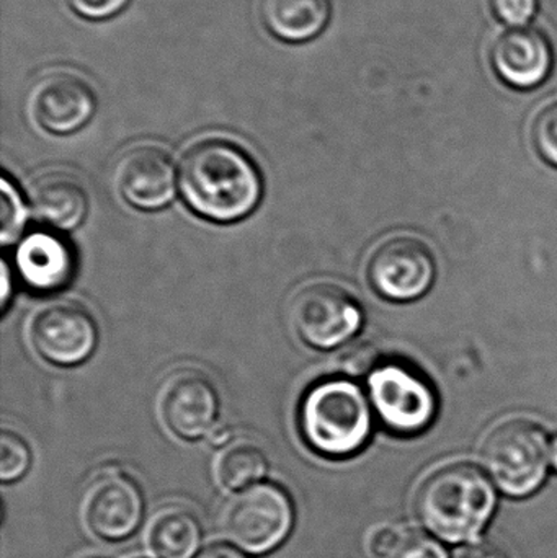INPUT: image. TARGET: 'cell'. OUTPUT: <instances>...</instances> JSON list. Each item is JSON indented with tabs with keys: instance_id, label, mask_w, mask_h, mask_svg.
Segmentation results:
<instances>
[{
	"instance_id": "2",
	"label": "cell",
	"mask_w": 557,
	"mask_h": 558,
	"mask_svg": "<svg viewBox=\"0 0 557 558\" xmlns=\"http://www.w3.org/2000/svg\"><path fill=\"white\" fill-rule=\"evenodd\" d=\"M496 507L493 482L468 462H453L432 472L415 497V513L422 526L450 544L477 541Z\"/></svg>"
},
{
	"instance_id": "4",
	"label": "cell",
	"mask_w": 557,
	"mask_h": 558,
	"mask_svg": "<svg viewBox=\"0 0 557 558\" xmlns=\"http://www.w3.org/2000/svg\"><path fill=\"white\" fill-rule=\"evenodd\" d=\"M549 442L538 423L510 420L487 436L481 452L484 469L504 494L530 497L548 475Z\"/></svg>"
},
{
	"instance_id": "20",
	"label": "cell",
	"mask_w": 557,
	"mask_h": 558,
	"mask_svg": "<svg viewBox=\"0 0 557 558\" xmlns=\"http://www.w3.org/2000/svg\"><path fill=\"white\" fill-rule=\"evenodd\" d=\"M32 461L28 442L19 433L3 428L0 435V481L10 484L25 477Z\"/></svg>"
},
{
	"instance_id": "14",
	"label": "cell",
	"mask_w": 557,
	"mask_h": 558,
	"mask_svg": "<svg viewBox=\"0 0 557 558\" xmlns=\"http://www.w3.org/2000/svg\"><path fill=\"white\" fill-rule=\"evenodd\" d=\"M496 74L510 87L533 88L548 77L553 49L542 32L529 26L502 33L491 49Z\"/></svg>"
},
{
	"instance_id": "8",
	"label": "cell",
	"mask_w": 557,
	"mask_h": 558,
	"mask_svg": "<svg viewBox=\"0 0 557 558\" xmlns=\"http://www.w3.org/2000/svg\"><path fill=\"white\" fill-rule=\"evenodd\" d=\"M29 341L48 363L61 367L78 366L95 353L97 322L77 302H51L33 315Z\"/></svg>"
},
{
	"instance_id": "24",
	"label": "cell",
	"mask_w": 557,
	"mask_h": 558,
	"mask_svg": "<svg viewBox=\"0 0 557 558\" xmlns=\"http://www.w3.org/2000/svg\"><path fill=\"white\" fill-rule=\"evenodd\" d=\"M392 558H450L444 544L422 533L404 534Z\"/></svg>"
},
{
	"instance_id": "9",
	"label": "cell",
	"mask_w": 557,
	"mask_h": 558,
	"mask_svg": "<svg viewBox=\"0 0 557 558\" xmlns=\"http://www.w3.org/2000/svg\"><path fill=\"white\" fill-rule=\"evenodd\" d=\"M81 513L92 536L118 543L130 537L143 521V492L130 475L108 469L88 485Z\"/></svg>"
},
{
	"instance_id": "17",
	"label": "cell",
	"mask_w": 557,
	"mask_h": 558,
	"mask_svg": "<svg viewBox=\"0 0 557 558\" xmlns=\"http://www.w3.org/2000/svg\"><path fill=\"white\" fill-rule=\"evenodd\" d=\"M262 23L281 41L304 43L329 25L332 0H261Z\"/></svg>"
},
{
	"instance_id": "26",
	"label": "cell",
	"mask_w": 557,
	"mask_h": 558,
	"mask_svg": "<svg viewBox=\"0 0 557 558\" xmlns=\"http://www.w3.org/2000/svg\"><path fill=\"white\" fill-rule=\"evenodd\" d=\"M404 534L399 533L395 526L382 524L375 527L368 536V553L375 558H392Z\"/></svg>"
},
{
	"instance_id": "31",
	"label": "cell",
	"mask_w": 557,
	"mask_h": 558,
	"mask_svg": "<svg viewBox=\"0 0 557 558\" xmlns=\"http://www.w3.org/2000/svg\"><path fill=\"white\" fill-rule=\"evenodd\" d=\"M549 464L557 472V436L549 442Z\"/></svg>"
},
{
	"instance_id": "28",
	"label": "cell",
	"mask_w": 557,
	"mask_h": 558,
	"mask_svg": "<svg viewBox=\"0 0 557 558\" xmlns=\"http://www.w3.org/2000/svg\"><path fill=\"white\" fill-rule=\"evenodd\" d=\"M460 558H509V556L496 544L474 541L461 550Z\"/></svg>"
},
{
	"instance_id": "16",
	"label": "cell",
	"mask_w": 557,
	"mask_h": 558,
	"mask_svg": "<svg viewBox=\"0 0 557 558\" xmlns=\"http://www.w3.org/2000/svg\"><path fill=\"white\" fill-rule=\"evenodd\" d=\"M29 206L36 219L59 231H74L88 215V196L71 173L49 172L29 186Z\"/></svg>"
},
{
	"instance_id": "13",
	"label": "cell",
	"mask_w": 557,
	"mask_h": 558,
	"mask_svg": "<svg viewBox=\"0 0 557 558\" xmlns=\"http://www.w3.org/2000/svg\"><path fill=\"white\" fill-rule=\"evenodd\" d=\"M121 198L140 211H160L175 199L177 177L172 157L162 147H131L114 170Z\"/></svg>"
},
{
	"instance_id": "15",
	"label": "cell",
	"mask_w": 557,
	"mask_h": 558,
	"mask_svg": "<svg viewBox=\"0 0 557 558\" xmlns=\"http://www.w3.org/2000/svg\"><path fill=\"white\" fill-rule=\"evenodd\" d=\"M16 270L23 281L39 292L65 288L74 277L75 260L69 245L58 235L33 232L16 247Z\"/></svg>"
},
{
	"instance_id": "6",
	"label": "cell",
	"mask_w": 557,
	"mask_h": 558,
	"mask_svg": "<svg viewBox=\"0 0 557 558\" xmlns=\"http://www.w3.org/2000/svg\"><path fill=\"white\" fill-rule=\"evenodd\" d=\"M291 327L316 350H334L353 338L363 324L356 299L340 284L316 281L301 288L291 299Z\"/></svg>"
},
{
	"instance_id": "25",
	"label": "cell",
	"mask_w": 557,
	"mask_h": 558,
	"mask_svg": "<svg viewBox=\"0 0 557 558\" xmlns=\"http://www.w3.org/2000/svg\"><path fill=\"white\" fill-rule=\"evenodd\" d=\"M491 7L500 22L520 28L538 12V0H491Z\"/></svg>"
},
{
	"instance_id": "7",
	"label": "cell",
	"mask_w": 557,
	"mask_h": 558,
	"mask_svg": "<svg viewBox=\"0 0 557 558\" xmlns=\"http://www.w3.org/2000/svg\"><path fill=\"white\" fill-rule=\"evenodd\" d=\"M370 402L382 422L399 435H417L437 415L431 384L401 363L378 364L368 376Z\"/></svg>"
},
{
	"instance_id": "1",
	"label": "cell",
	"mask_w": 557,
	"mask_h": 558,
	"mask_svg": "<svg viewBox=\"0 0 557 558\" xmlns=\"http://www.w3.org/2000/svg\"><path fill=\"white\" fill-rule=\"evenodd\" d=\"M179 189L186 206L199 218L232 225L249 218L261 205L264 180L244 149L231 141H198L180 160Z\"/></svg>"
},
{
	"instance_id": "10",
	"label": "cell",
	"mask_w": 557,
	"mask_h": 558,
	"mask_svg": "<svg viewBox=\"0 0 557 558\" xmlns=\"http://www.w3.org/2000/svg\"><path fill=\"white\" fill-rule=\"evenodd\" d=\"M159 415L173 436L198 441L218 426V390L199 371H179L160 389Z\"/></svg>"
},
{
	"instance_id": "12",
	"label": "cell",
	"mask_w": 557,
	"mask_h": 558,
	"mask_svg": "<svg viewBox=\"0 0 557 558\" xmlns=\"http://www.w3.org/2000/svg\"><path fill=\"white\" fill-rule=\"evenodd\" d=\"M33 120L56 136L75 133L94 118L97 95L85 78L72 72L43 75L29 94Z\"/></svg>"
},
{
	"instance_id": "5",
	"label": "cell",
	"mask_w": 557,
	"mask_h": 558,
	"mask_svg": "<svg viewBox=\"0 0 557 558\" xmlns=\"http://www.w3.org/2000/svg\"><path fill=\"white\" fill-rule=\"evenodd\" d=\"M290 495L275 484L252 485L229 498L221 514L226 539L252 556L277 549L293 527Z\"/></svg>"
},
{
	"instance_id": "22",
	"label": "cell",
	"mask_w": 557,
	"mask_h": 558,
	"mask_svg": "<svg viewBox=\"0 0 557 558\" xmlns=\"http://www.w3.org/2000/svg\"><path fill=\"white\" fill-rule=\"evenodd\" d=\"M533 140L543 159L557 167V104L549 105L538 114Z\"/></svg>"
},
{
	"instance_id": "21",
	"label": "cell",
	"mask_w": 557,
	"mask_h": 558,
	"mask_svg": "<svg viewBox=\"0 0 557 558\" xmlns=\"http://www.w3.org/2000/svg\"><path fill=\"white\" fill-rule=\"evenodd\" d=\"M2 203H0V242L3 247L15 244L25 229L28 209L20 195L19 189L7 177L2 179Z\"/></svg>"
},
{
	"instance_id": "18",
	"label": "cell",
	"mask_w": 557,
	"mask_h": 558,
	"mask_svg": "<svg viewBox=\"0 0 557 558\" xmlns=\"http://www.w3.org/2000/svg\"><path fill=\"white\" fill-rule=\"evenodd\" d=\"M202 539L198 518L179 505L157 511L147 524L146 544L156 558H193Z\"/></svg>"
},
{
	"instance_id": "27",
	"label": "cell",
	"mask_w": 557,
	"mask_h": 558,
	"mask_svg": "<svg viewBox=\"0 0 557 558\" xmlns=\"http://www.w3.org/2000/svg\"><path fill=\"white\" fill-rule=\"evenodd\" d=\"M77 15L87 20H105L124 9L128 0H65Z\"/></svg>"
},
{
	"instance_id": "19",
	"label": "cell",
	"mask_w": 557,
	"mask_h": 558,
	"mask_svg": "<svg viewBox=\"0 0 557 558\" xmlns=\"http://www.w3.org/2000/svg\"><path fill=\"white\" fill-rule=\"evenodd\" d=\"M216 482L228 492H241L261 484L268 472L264 449L249 439H234L222 446L215 459Z\"/></svg>"
},
{
	"instance_id": "30",
	"label": "cell",
	"mask_w": 557,
	"mask_h": 558,
	"mask_svg": "<svg viewBox=\"0 0 557 558\" xmlns=\"http://www.w3.org/2000/svg\"><path fill=\"white\" fill-rule=\"evenodd\" d=\"M10 301V270L9 265L2 262V291H0V307L5 311Z\"/></svg>"
},
{
	"instance_id": "23",
	"label": "cell",
	"mask_w": 557,
	"mask_h": 558,
	"mask_svg": "<svg viewBox=\"0 0 557 558\" xmlns=\"http://www.w3.org/2000/svg\"><path fill=\"white\" fill-rule=\"evenodd\" d=\"M340 367L350 377L370 376L378 366V351L366 343H355L347 348L339 357Z\"/></svg>"
},
{
	"instance_id": "11",
	"label": "cell",
	"mask_w": 557,
	"mask_h": 558,
	"mask_svg": "<svg viewBox=\"0 0 557 558\" xmlns=\"http://www.w3.org/2000/svg\"><path fill=\"white\" fill-rule=\"evenodd\" d=\"M368 278L383 298L398 302L414 301L434 284V254L419 239H389L373 252Z\"/></svg>"
},
{
	"instance_id": "29",
	"label": "cell",
	"mask_w": 557,
	"mask_h": 558,
	"mask_svg": "<svg viewBox=\"0 0 557 558\" xmlns=\"http://www.w3.org/2000/svg\"><path fill=\"white\" fill-rule=\"evenodd\" d=\"M196 558H247L244 554L239 553L234 547L225 546V544H218V546L208 547L203 550Z\"/></svg>"
},
{
	"instance_id": "3",
	"label": "cell",
	"mask_w": 557,
	"mask_h": 558,
	"mask_svg": "<svg viewBox=\"0 0 557 558\" xmlns=\"http://www.w3.org/2000/svg\"><path fill=\"white\" fill-rule=\"evenodd\" d=\"M301 432L311 449L327 458H349L368 442L372 405L350 379H326L311 387L301 403Z\"/></svg>"
}]
</instances>
